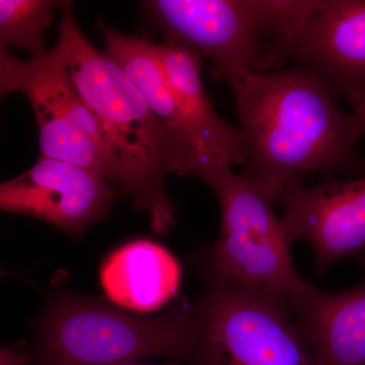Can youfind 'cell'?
Listing matches in <instances>:
<instances>
[{
    "label": "cell",
    "instance_id": "6da1fadb",
    "mask_svg": "<svg viewBox=\"0 0 365 365\" xmlns=\"http://www.w3.org/2000/svg\"><path fill=\"white\" fill-rule=\"evenodd\" d=\"M242 139V176L269 200L309 174H365L349 114L313 72H247L230 83Z\"/></svg>",
    "mask_w": 365,
    "mask_h": 365
},
{
    "label": "cell",
    "instance_id": "7a4b0ae2",
    "mask_svg": "<svg viewBox=\"0 0 365 365\" xmlns=\"http://www.w3.org/2000/svg\"><path fill=\"white\" fill-rule=\"evenodd\" d=\"M59 42L72 78L97 119L118 170V187L148 216L157 234L176 223L165 189L169 173L185 176L186 163L167 127L151 111L138 86L107 53L88 42L66 2Z\"/></svg>",
    "mask_w": 365,
    "mask_h": 365
},
{
    "label": "cell",
    "instance_id": "3957f363",
    "mask_svg": "<svg viewBox=\"0 0 365 365\" xmlns=\"http://www.w3.org/2000/svg\"><path fill=\"white\" fill-rule=\"evenodd\" d=\"M146 13L167 42L212 62L228 85L247 72L281 69L316 1L151 0Z\"/></svg>",
    "mask_w": 365,
    "mask_h": 365
},
{
    "label": "cell",
    "instance_id": "277c9868",
    "mask_svg": "<svg viewBox=\"0 0 365 365\" xmlns=\"http://www.w3.org/2000/svg\"><path fill=\"white\" fill-rule=\"evenodd\" d=\"M193 341L192 304L143 317L104 300L60 294L41 319L28 365H119L145 357L185 364Z\"/></svg>",
    "mask_w": 365,
    "mask_h": 365
},
{
    "label": "cell",
    "instance_id": "5b68a950",
    "mask_svg": "<svg viewBox=\"0 0 365 365\" xmlns=\"http://www.w3.org/2000/svg\"><path fill=\"white\" fill-rule=\"evenodd\" d=\"M200 179L215 192L222 212L218 239L191 257L204 283L263 290L287 300L294 311L318 287L297 272L292 242L272 201L232 168L211 170Z\"/></svg>",
    "mask_w": 365,
    "mask_h": 365
},
{
    "label": "cell",
    "instance_id": "8992f818",
    "mask_svg": "<svg viewBox=\"0 0 365 365\" xmlns=\"http://www.w3.org/2000/svg\"><path fill=\"white\" fill-rule=\"evenodd\" d=\"M192 306L195 333L184 365H318L287 300L255 288L205 283Z\"/></svg>",
    "mask_w": 365,
    "mask_h": 365
},
{
    "label": "cell",
    "instance_id": "52a82bcc",
    "mask_svg": "<svg viewBox=\"0 0 365 365\" xmlns=\"http://www.w3.org/2000/svg\"><path fill=\"white\" fill-rule=\"evenodd\" d=\"M0 91L28 98L39 129L41 157L73 163L117 185L116 165L72 78L61 42L29 60L16 58L0 45Z\"/></svg>",
    "mask_w": 365,
    "mask_h": 365
},
{
    "label": "cell",
    "instance_id": "ba28073f",
    "mask_svg": "<svg viewBox=\"0 0 365 365\" xmlns=\"http://www.w3.org/2000/svg\"><path fill=\"white\" fill-rule=\"evenodd\" d=\"M275 201L282 204L281 222L290 242L311 245L319 275L336 262L365 253V174L309 188L295 180Z\"/></svg>",
    "mask_w": 365,
    "mask_h": 365
},
{
    "label": "cell",
    "instance_id": "9c48e42d",
    "mask_svg": "<svg viewBox=\"0 0 365 365\" xmlns=\"http://www.w3.org/2000/svg\"><path fill=\"white\" fill-rule=\"evenodd\" d=\"M117 194L100 175L41 157L31 169L0 185V209L50 223L78 239L109 212Z\"/></svg>",
    "mask_w": 365,
    "mask_h": 365
},
{
    "label": "cell",
    "instance_id": "30bf717a",
    "mask_svg": "<svg viewBox=\"0 0 365 365\" xmlns=\"http://www.w3.org/2000/svg\"><path fill=\"white\" fill-rule=\"evenodd\" d=\"M297 66L335 98L365 93V0H319L295 41Z\"/></svg>",
    "mask_w": 365,
    "mask_h": 365
},
{
    "label": "cell",
    "instance_id": "8fae6325",
    "mask_svg": "<svg viewBox=\"0 0 365 365\" xmlns=\"http://www.w3.org/2000/svg\"><path fill=\"white\" fill-rule=\"evenodd\" d=\"M155 48L184 117L190 145L195 155L192 177L200 179L213 170L242 165L241 133L213 109L201 76L202 56L174 43H160Z\"/></svg>",
    "mask_w": 365,
    "mask_h": 365
},
{
    "label": "cell",
    "instance_id": "7c38bea8",
    "mask_svg": "<svg viewBox=\"0 0 365 365\" xmlns=\"http://www.w3.org/2000/svg\"><path fill=\"white\" fill-rule=\"evenodd\" d=\"M318 365H365V282L328 292L317 288L294 311Z\"/></svg>",
    "mask_w": 365,
    "mask_h": 365
},
{
    "label": "cell",
    "instance_id": "4fadbf2b",
    "mask_svg": "<svg viewBox=\"0 0 365 365\" xmlns=\"http://www.w3.org/2000/svg\"><path fill=\"white\" fill-rule=\"evenodd\" d=\"M181 268L157 242L137 240L113 252L101 269V284L111 302L132 312L150 313L179 289Z\"/></svg>",
    "mask_w": 365,
    "mask_h": 365
},
{
    "label": "cell",
    "instance_id": "5bb4252c",
    "mask_svg": "<svg viewBox=\"0 0 365 365\" xmlns=\"http://www.w3.org/2000/svg\"><path fill=\"white\" fill-rule=\"evenodd\" d=\"M98 26L106 53L138 86L151 111L167 127L181 150L186 163L185 176H193L195 155L190 145L184 117L158 62L155 43L117 32L103 21H98Z\"/></svg>",
    "mask_w": 365,
    "mask_h": 365
},
{
    "label": "cell",
    "instance_id": "9a60e30c",
    "mask_svg": "<svg viewBox=\"0 0 365 365\" xmlns=\"http://www.w3.org/2000/svg\"><path fill=\"white\" fill-rule=\"evenodd\" d=\"M66 2L53 0H0V45L28 50L33 55L46 50L45 31L55 11Z\"/></svg>",
    "mask_w": 365,
    "mask_h": 365
},
{
    "label": "cell",
    "instance_id": "2e32d148",
    "mask_svg": "<svg viewBox=\"0 0 365 365\" xmlns=\"http://www.w3.org/2000/svg\"><path fill=\"white\" fill-rule=\"evenodd\" d=\"M352 112L349 113L350 127L357 139L365 135V93L353 98Z\"/></svg>",
    "mask_w": 365,
    "mask_h": 365
},
{
    "label": "cell",
    "instance_id": "e0dca14e",
    "mask_svg": "<svg viewBox=\"0 0 365 365\" xmlns=\"http://www.w3.org/2000/svg\"><path fill=\"white\" fill-rule=\"evenodd\" d=\"M29 346L14 345L2 347L0 351V365H28Z\"/></svg>",
    "mask_w": 365,
    "mask_h": 365
},
{
    "label": "cell",
    "instance_id": "ac0fdd59",
    "mask_svg": "<svg viewBox=\"0 0 365 365\" xmlns=\"http://www.w3.org/2000/svg\"><path fill=\"white\" fill-rule=\"evenodd\" d=\"M119 365H153V364H144V362H140L139 360H137V361H130V362H126V364H122ZM158 365H184L182 362L179 361V360H170V361L167 362V364H158Z\"/></svg>",
    "mask_w": 365,
    "mask_h": 365
}]
</instances>
